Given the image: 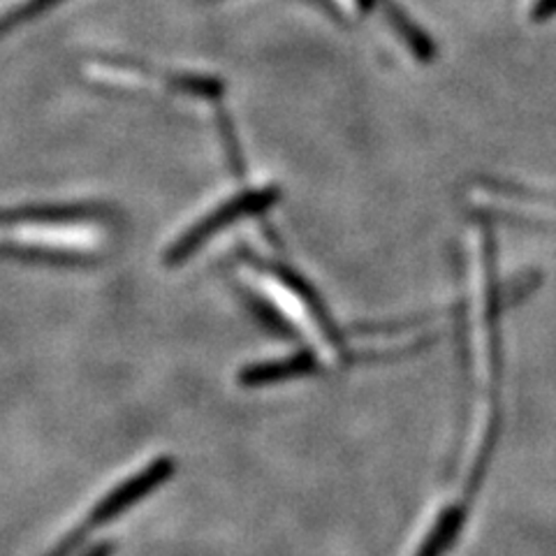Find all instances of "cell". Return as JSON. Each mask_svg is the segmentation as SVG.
I'll return each mask as SVG.
<instances>
[{
  "label": "cell",
  "instance_id": "obj_1",
  "mask_svg": "<svg viewBox=\"0 0 556 556\" xmlns=\"http://www.w3.org/2000/svg\"><path fill=\"white\" fill-rule=\"evenodd\" d=\"M174 468H177V464H174L172 457H161L151 466L142 468L137 476L121 482L116 490L104 496L93 508V513L86 517V525L79 527V531L84 535H89L91 531L110 525V521H114L118 515H124L128 508L135 506V503H139L144 496L159 490L163 482H167L174 476Z\"/></svg>",
  "mask_w": 556,
  "mask_h": 556
},
{
  "label": "cell",
  "instance_id": "obj_2",
  "mask_svg": "<svg viewBox=\"0 0 556 556\" xmlns=\"http://www.w3.org/2000/svg\"><path fill=\"white\" fill-rule=\"evenodd\" d=\"M247 263L251 267H255L257 271H265L267 276H271L276 283H281L292 294V298L304 306L308 318L318 325L323 339L332 348H337V351H343V337L339 334L332 316H329V311H327L325 302L320 300V294L313 290V286L302 274H298L286 265H278V263H260L257 257H247Z\"/></svg>",
  "mask_w": 556,
  "mask_h": 556
},
{
  "label": "cell",
  "instance_id": "obj_3",
  "mask_svg": "<svg viewBox=\"0 0 556 556\" xmlns=\"http://www.w3.org/2000/svg\"><path fill=\"white\" fill-rule=\"evenodd\" d=\"M318 357L311 351L294 353L286 359H271V362H260L251 364V367L239 371V386L243 388H263L274 386V382H283L290 378H304L318 371Z\"/></svg>",
  "mask_w": 556,
  "mask_h": 556
},
{
  "label": "cell",
  "instance_id": "obj_4",
  "mask_svg": "<svg viewBox=\"0 0 556 556\" xmlns=\"http://www.w3.org/2000/svg\"><path fill=\"white\" fill-rule=\"evenodd\" d=\"M466 525V508L462 506H450L445 508L437 521H433L431 531L422 541V545L417 547L415 556H445L450 547L457 543V538Z\"/></svg>",
  "mask_w": 556,
  "mask_h": 556
},
{
  "label": "cell",
  "instance_id": "obj_5",
  "mask_svg": "<svg viewBox=\"0 0 556 556\" xmlns=\"http://www.w3.org/2000/svg\"><path fill=\"white\" fill-rule=\"evenodd\" d=\"M249 308H251L253 316H255L260 323H263V327H265V329H269V332H271L274 337L292 339V329H290V325H288L281 316H278L276 308H274V306H269L265 300L255 298V294H249Z\"/></svg>",
  "mask_w": 556,
  "mask_h": 556
},
{
  "label": "cell",
  "instance_id": "obj_6",
  "mask_svg": "<svg viewBox=\"0 0 556 556\" xmlns=\"http://www.w3.org/2000/svg\"><path fill=\"white\" fill-rule=\"evenodd\" d=\"M114 552V545H110V543H102V545H96L89 554L86 556H110Z\"/></svg>",
  "mask_w": 556,
  "mask_h": 556
}]
</instances>
